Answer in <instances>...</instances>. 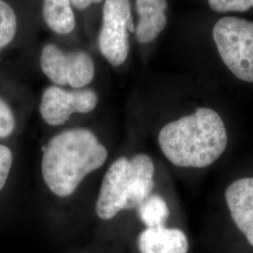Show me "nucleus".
I'll list each match as a JSON object with an SVG mask.
<instances>
[{"mask_svg":"<svg viewBox=\"0 0 253 253\" xmlns=\"http://www.w3.org/2000/svg\"><path fill=\"white\" fill-rule=\"evenodd\" d=\"M141 253H188L189 241L177 228H146L138 237Z\"/></svg>","mask_w":253,"mask_h":253,"instance_id":"9","label":"nucleus"},{"mask_svg":"<svg viewBox=\"0 0 253 253\" xmlns=\"http://www.w3.org/2000/svg\"><path fill=\"white\" fill-rule=\"evenodd\" d=\"M42 16L47 27L60 35L73 32L76 24L71 0H43Z\"/></svg>","mask_w":253,"mask_h":253,"instance_id":"11","label":"nucleus"},{"mask_svg":"<svg viewBox=\"0 0 253 253\" xmlns=\"http://www.w3.org/2000/svg\"><path fill=\"white\" fill-rule=\"evenodd\" d=\"M138 216L146 228L163 227L170 216V209L163 196L151 193L137 208Z\"/></svg>","mask_w":253,"mask_h":253,"instance_id":"12","label":"nucleus"},{"mask_svg":"<svg viewBox=\"0 0 253 253\" xmlns=\"http://www.w3.org/2000/svg\"><path fill=\"white\" fill-rule=\"evenodd\" d=\"M16 120L9 104L0 98V139L11 135L15 129Z\"/></svg>","mask_w":253,"mask_h":253,"instance_id":"15","label":"nucleus"},{"mask_svg":"<svg viewBox=\"0 0 253 253\" xmlns=\"http://www.w3.org/2000/svg\"><path fill=\"white\" fill-rule=\"evenodd\" d=\"M155 165L146 154L120 157L105 172L96 201L95 211L101 220H110L123 210L137 208L155 187Z\"/></svg>","mask_w":253,"mask_h":253,"instance_id":"3","label":"nucleus"},{"mask_svg":"<svg viewBox=\"0 0 253 253\" xmlns=\"http://www.w3.org/2000/svg\"><path fill=\"white\" fill-rule=\"evenodd\" d=\"M208 5L217 12H244L253 7V0H208Z\"/></svg>","mask_w":253,"mask_h":253,"instance_id":"14","label":"nucleus"},{"mask_svg":"<svg viewBox=\"0 0 253 253\" xmlns=\"http://www.w3.org/2000/svg\"><path fill=\"white\" fill-rule=\"evenodd\" d=\"M103 0H71L73 7L77 9H85L91 7L92 5L100 4Z\"/></svg>","mask_w":253,"mask_h":253,"instance_id":"17","label":"nucleus"},{"mask_svg":"<svg viewBox=\"0 0 253 253\" xmlns=\"http://www.w3.org/2000/svg\"><path fill=\"white\" fill-rule=\"evenodd\" d=\"M166 9V0H136L139 21L135 32L140 43H149L163 32L167 23Z\"/></svg>","mask_w":253,"mask_h":253,"instance_id":"10","label":"nucleus"},{"mask_svg":"<svg viewBox=\"0 0 253 253\" xmlns=\"http://www.w3.org/2000/svg\"><path fill=\"white\" fill-rule=\"evenodd\" d=\"M18 30V18L14 9L0 0V51L13 42Z\"/></svg>","mask_w":253,"mask_h":253,"instance_id":"13","label":"nucleus"},{"mask_svg":"<svg viewBox=\"0 0 253 253\" xmlns=\"http://www.w3.org/2000/svg\"><path fill=\"white\" fill-rule=\"evenodd\" d=\"M40 65L47 78L61 87L84 88L95 76V63L87 52H67L53 43L42 50Z\"/></svg>","mask_w":253,"mask_h":253,"instance_id":"6","label":"nucleus"},{"mask_svg":"<svg viewBox=\"0 0 253 253\" xmlns=\"http://www.w3.org/2000/svg\"><path fill=\"white\" fill-rule=\"evenodd\" d=\"M225 199L235 225L253 247V177L233 182L227 188Z\"/></svg>","mask_w":253,"mask_h":253,"instance_id":"8","label":"nucleus"},{"mask_svg":"<svg viewBox=\"0 0 253 253\" xmlns=\"http://www.w3.org/2000/svg\"><path fill=\"white\" fill-rule=\"evenodd\" d=\"M158 142L163 155L172 164L202 168L215 163L224 153L228 135L218 113L202 107L163 126Z\"/></svg>","mask_w":253,"mask_h":253,"instance_id":"2","label":"nucleus"},{"mask_svg":"<svg viewBox=\"0 0 253 253\" xmlns=\"http://www.w3.org/2000/svg\"><path fill=\"white\" fill-rule=\"evenodd\" d=\"M107 158L106 147L90 129L64 130L46 144L41 163L42 175L53 194L67 198L87 175L102 167Z\"/></svg>","mask_w":253,"mask_h":253,"instance_id":"1","label":"nucleus"},{"mask_svg":"<svg viewBox=\"0 0 253 253\" xmlns=\"http://www.w3.org/2000/svg\"><path fill=\"white\" fill-rule=\"evenodd\" d=\"M13 163L12 151L6 145H0V190H2L9 178Z\"/></svg>","mask_w":253,"mask_h":253,"instance_id":"16","label":"nucleus"},{"mask_svg":"<svg viewBox=\"0 0 253 253\" xmlns=\"http://www.w3.org/2000/svg\"><path fill=\"white\" fill-rule=\"evenodd\" d=\"M99 97L91 88L67 90L58 85L46 87L40 101V114L50 126H60L73 114H87L97 107Z\"/></svg>","mask_w":253,"mask_h":253,"instance_id":"7","label":"nucleus"},{"mask_svg":"<svg viewBox=\"0 0 253 253\" xmlns=\"http://www.w3.org/2000/svg\"><path fill=\"white\" fill-rule=\"evenodd\" d=\"M134 31L130 0H105L98 46L112 66L118 67L126 61L130 49L129 34Z\"/></svg>","mask_w":253,"mask_h":253,"instance_id":"5","label":"nucleus"},{"mask_svg":"<svg viewBox=\"0 0 253 253\" xmlns=\"http://www.w3.org/2000/svg\"><path fill=\"white\" fill-rule=\"evenodd\" d=\"M213 37L228 69L238 79L253 83V22L223 17L216 23Z\"/></svg>","mask_w":253,"mask_h":253,"instance_id":"4","label":"nucleus"}]
</instances>
